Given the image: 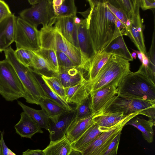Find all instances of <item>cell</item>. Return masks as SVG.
Wrapping results in <instances>:
<instances>
[{
  "label": "cell",
  "instance_id": "74e56055",
  "mask_svg": "<svg viewBox=\"0 0 155 155\" xmlns=\"http://www.w3.org/2000/svg\"><path fill=\"white\" fill-rule=\"evenodd\" d=\"M106 5L110 12L126 26V22L128 19L126 14L121 9L111 3L108 0H106Z\"/></svg>",
  "mask_w": 155,
  "mask_h": 155
},
{
  "label": "cell",
  "instance_id": "3957f363",
  "mask_svg": "<svg viewBox=\"0 0 155 155\" xmlns=\"http://www.w3.org/2000/svg\"><path fill=\"white\" fill-rule=\"evenodd\" d=\"M130 72L129 61L111 55L90 84V93L112 85L117 87L122 79Z\"/></svg>",
  "mask_w": 155,
  "mask_h": 155
},
{
  "label": "cell",
  "instance_id": "1f68e13d",
  "mask_svg": "<svg viewBox=\"0 0 155 155\" xmlns=\"http://www.w3.org/2000/svg\"><path fill=\"white\" fill-rule=\"evenodd\" d=\"M112 4L121 9L126 15L128 19L134 14L140 0H108Z\"/></svg>",
  "mask_w": 155,
  "mask_h": 155
},
{
  "label": "cell",
  "instance_id": "b9f144b4",
  "mask_svg": "<svg viewBox=\"0 0 155 155\" xmlns=\"http://www.w3.org/2000/svg\"><path fill=\"white\" fill-rule=\"evenodd\" d=\"M140 7L143 10L154 8L155 0H140Z\"/></svg>",
  "mask_w": 155,
  "mask_h": 155
},
{
  "label": "cell",
  "instance_id": "7bdbcfd3",
  "mask_svg": "<svg viewBox=\"0 0 155 155\" xmlns=\"http://www.w3.org/2000/svg\"><path fill=\"white\" fill-rule=\"evenodd\" d=\"M1 137V153L0 155H8L9 148L6 145L3 138L4 132L0 131Z\"/></svg>",
  "mask_w": 155,
  "mask_h": 155
},
{
  "label": "cell",
  "instance_id": "44dd1931",
  "mask_svg": "<svg viewBox=\"0 0 155 155\" xmlns=\"http://www.w3.org/2000/svg\"><path fill=\"white\" fill-rule=\"evenodd\" d=\"M130 114L125 115L122 112L94 114L93 120L94 123L98 125L102 130L105 131L127 117Z\"/></svg>",
  "mask_w": 155,
  "mask_h": 155
},
{
  "label": "cell",
  "instance_id": "52a82bcc",
  "mask_svg": "<svg viewBox=\"0 0 155 155\" xmlns=\"http://www.w3.org/2000/svg\"><path fill=\"white\" fill-rule=\"evenodd\" d=\"M0 94L9 101L25 96L24 88L17 73L5 59L0 61Z\"/></svg>",
  "mask_w": 155,
  "mask_h": 155
},
{
  "label": "cell",
  "instance_id": "4fadbf2b",
  "mask_svg": "<svg viewBox=\"0 0 155 155\" xmlns=\"http://www.w3.org/2000/svg\"><path fill=\"white\" fill-rule=\"evenodd\" d=\"M140 3L137 5L134 14L129 19L130 26L127 28V36L130 38L139 51L146 55L143 31V20L140 13Z\"/></svg>",
  "mask_w": 155,
  "mask_h": 155
},
{
  "label": "cell",
  "instance_id": "4dcf8cb0",
  "mask_svg": "<svg viewBox=\"0 0 155 155\" xmlns=\"http://www.w3.org/2000/svg\"><path fill=\"white\" fill-rule=\"evenodd\" d=\"M39 105L49 118L58 116L67 111L61 106L47 98H42L39 102Z\"/></svg>",
  "mask_w": 155,
  "mask_h": 155
},
{
  "label": "cell",
  "instance_id": "836d02e7",
  "mask_svg": "<svg viewBox=\"0 0 155 155\" xmlns=\"http://www.w3.org/2000/svg\"><path fill=\"white\" fill-rule=\"evenodd\" d=\"M75 109V112L72 121L87 117L93 114L90 107V95L80 104L77 105Z\"/></svg>",
  "mask_w": 155,
  "mask_h": 155
},
{
  "label": "cell",
  "instance_id": "d4e9b609",
  "mask_svg": "<svg viewBox=\"0 0 155 155\" xmlns=\"http://www.w3.org/2000/svg\"><path fill=\"white\" fill-rule=\"evenodd\" d=\"M112 54L104 52L96 54L90 61L88 67L87 77L89 85L93 81L99 72Z\"/></svg>",
  "mask_w": 155,
  "mask_h": 155
},
{
  "label": "cell",
  "instance_id": "f35d334b",
  "mask_svg": "<svg viewBox=\"0 0 155 155\" xmlns=\"http://www.w3.org/2000/svg\"><path fill=\"white\" fill-rule=\"evenodd\" d=\"M154 32V31L151 47L148 54H147L146 55L149 61V63L147 68L150 73L155 75Z\"/></svg>",
  "mask_w": 155,
  "mask_h": 155
},
{
  "label": "cell",
  "instance_id": "ba28073f",
  "mask_svg": "<svg viewBox=\"0 0 155 155\" xmlns=\"http://www.w3.org/2000/svg\"><path fill=\"white\" fill-rule=\"evenodd\" d=\"M52 0H40L37 4L22 11L20 17L36 28L40 24L43 27L53 25L54 15Z\"/></svg>",
  "mask_w": 155,
  "mask_h": 155
},
{
  "label": "cell",
  "instance_id": "484cf974",
  "mask_svg": "<svg viewBox=\"0 0 155 155\" xmlns=\"http://www.w3.org/2000/svg\"><path fill=\"white\" fill-rule=\"evenodd\" d=\"M34 51V55L29 65L34 72L46 76H55L57 74L54 69L40 55Z\"/></svg>",
  "mask_w": 155,
  "mask_h": 155
},
{
  "label": "cell",
  "instance_id": "83f0119b",
  "mask_svg": "<svg viewBox=\"0 0 155 155\" xmlns=\"http://www.w3.org/2000/svg\"><path fill=\"white\" fill-rule=\"evenodd\" d=\"M18 104L23 112L35 120L41 128L45 129L48 131L49 118L43 110L35 109L26 105L19 101H18Z\"/></svg>",
  "mask_w": 155,
  "mask_h": 155
},
{
  "label": "cell",
  "instance_id": "5b68a950",
  "mask_svg": "<svg viewBox=\"0 0 155 155\" xmlns=\"http://www.w3.org/2000/svg\"><path fill=\"white\" fill-rule=\"evenodd\" d=\"M40 48L53 50L67 54L78 68L82 70L79 49L67 40L53 25L42 28L39 31Z\"/></svg>",
  "mask_w": 155,
  "mask_h": 155
},
{
  "label": "cell",
  "instance_id": "e0dca14e",
  "mask_svg": "<svg viewBox=\"0 0 155 155\" xmlns=\"http://www.w3.org/2000/svg\"><path fill=\"white\" fill-rule=\"evenodd\" d=\"M65 90L66 101L76 106L80 104L90 95L89 83L86 79L77 84L65 88Z\"/></svg>",
  "mask_w": 155,
  "mask_h": 155
},
{
  "label": "cell",
  "instance_id": "30bf717a",
  "mask_svg": "<svg viewBox=\"0 0 155 155\" xmlns=\"http://www.w3.org/2000/svg\"><path fill=\"white\" fill-rule=\"evenodd\" d=\"M14 42L16 49L37 51L40 48L39 31L20 17H17Z\"/></svg>",
  "mask_w": 155,
  "mask_h": 155
},
{
  "label": "cell",
  "instance_id": "8fae6325",
  "mask_svg": "<svg viewBox=\"0 0 155 155\" xmlns=\"http://www.w3.org/2000/svg\"><path fill=\"white\" fill-rule=\"evenodd\" d=\"M77 38L81 57L82 69L87 71L90 61L96 54L84 19H82L81 23L78 25Z\"/></svg>",
  "mask_w": 155,
  "mask_h": 155
},
{
  "label": "cell",
  "instance_id": "f546056e",
  "mask_svg": "<svg viewBox=\"0 0 155 155\" xmlns=\"http://www.w3.org/2000/svg\"><path fill=\"white\" fill-rule=\"evenodd\" d=\"M53 9L54 18L77 16V8L74 0H64L60 7Z\"/></svg>",
  "mask_w": 155,
  "mask_h": 155
},
{
  "label": "cell",
  "instance_id": "2e32d148",
  "mask_svg": "<svg viewBox=\"0 0 155 155\" xmlns=\"http://www.w3.org/2000/svg\"><path fill=\"white\" fill-rule=\"evenodd\" d=\"M17 17L13 14L0 22V52L5 50L14 42Z\"/></svg>",
  "mask_w": 155,
  "mask_h": 155
},
{
  "label": "cell",
  "instance_id": "277c9868",
  "mask_svg": "<svg viewBox=\"0 0 155 155\" xmlns=\"http://www.w3.org/2000/svg\"><path fill=\"white\" fill-rule=\"evenodd\" d=\"M14 51L11 46L5 50V59L12 65L18 76L25 90L24 98L26 102L39 105L41 99L48 98L34 77L31 68L19 62Z\"/></svg>",
  "mask_w": 155,
  "mask_h": 155
},
{
  "label": "cell",
  "instance_id": "f5cc1de1",
  "mask_svg": "<svg viewBox=\"0 0 155 155\" xmlns=\"http://www.w3.org/2000/svg\"><path fill=\"white\" fill-rule=\"evenodd\" d=\"M131 55L133 59H136L137 58V54L134 52V51L131 53Z\"/></svg>",
  "mask_w": 155,
  "mask_h": 155
},
{
  "label": "cell",
  "instance_id": "603a6c76",
  "mask_svg": "<svg viewBox=\"0 0 155 155\" xmlns=\"http://www.w3.org/2000/svg\"><path fill=\"white\" fill-rule=\"evenodd\" d=\"M132 125L140 131L143 138L148 143L153 142L154 135L153 127L155 126V120H147L135 117L128 122L126 125Z\"/></svg>",
  "mask_w": 155,
  "mask_h": 155
},
{
  "label": "cell",
  "instance_id": "8d00e7d4",
  "mask_svg": "<svg viewBox=\"0 0 155 155\" xmlns=\"http://www.w3.org/2000/svg\"><path fill=\"white\" fill-rule=\"evenodd\" d=\"M56 51L60 69L77 68L75 64L67 54L61 52Z\"/></svg>",
  "mask_w": 155,
  "mask_h": 155
},
{
  "label": "cell",
  "instance_id": "7a4b0ae2",
  "mask_svg": "<svg viewBox=\"0 0 155 155\" xmlns=\"http://www.w3.org/2000/svg\"><path fill=\"white\" fill-rule=\"evenodd\" d=\"M155 79L141 65L138 70L130 72L121 80L117 95L127 99L155 102Z\"/></svg>",
  "mask_w": 155,
  "mask_h": 155
},
{
  "label": "cell",
  "instance_id": "d6a6232c",
  "mask_svg": "<svg viewBox=\"0 0 155 155\" xmlns=\"http://www.w3.org/2000/svg\"><path fill=\"white\" fill-rule=\"evenodd\" d=\"M48 86L61 97L65 99V90L58 78L55 76H46L40 75Z\"/></svg>",
  "mask_w": 155,
  "mask_h": 155
},
{
  "label": "cell",
  "instance_id": "db71d44e",
  "mask_svg": "<svg viewBox=\"0 0 155 155\" xmlns=\"http://www.w3.org/2000/svg\"><path fill=\"white\" fill-rule=\"evenodd\" d=\"M0 143H1V137H0V153H1V144H0Z\"/></svg>",
  "mask_w": 155,
  "mask_h": 155
},
{
  "label": "cell",
  "instance_id": "bcb514c9",
  "mask_svg": "<svg viewBox=\"0 0 155 155\" xmlns=\"http://www.w3.org/2000/svg\"><path fill=\"white\" fill-rule=\"evenodd\" d=\"M64 0H54L52 1L53 8H58L62 4Z\"/></svg>",
  "mask_w": 155,
  "mask_h": 155
},
{
  "label": "cell",
  "instance_id": "d6986e66",
  "mask_svg": "<svg viewBox=\"0 0 155 155\" xmlns=\"http://www.w3.org/2000/svg\"><path fill=\"white\" fill-rule=\"evenodd\" d=\"M55 76L58 78L65 88L77 84L86 79L83 70L76 68L60 69Z\"/></svg>",
  "mask_w": 155,
  "mask_h": 155
},
{
  "label": "cell",
  "instance_id": "5bb4252c",
  "mask_svg": "<svg viewBox=\"0 0 155 155\" xmlns=\"http://www.w3.org/2000/svg\"><path fill=\"white\" fill-rule=\"evenodd\" d=\"M74 17L55 18L52 21V24L53 25L54 24L53 26L67 40L79 49L77 38L78 25L74 22Z\"/></svg>",
  "mask_w": 155,
  "mask_h": 155
},
{
  "label": "cell",
  "instance_id": "8992f818",
  "mask_svg": "<svg viewBox=\"0 0 155 155\" xmlns=\"http://www.w3.org/2000/svg\"><path fill=\"white\" fill-rule=\"evenodd\" d=\"M112 112H122L125 115L138 113L155 120V102L125 98L117 95L95 114Z\"/></svg>",
  "mask_w": 155,
  "mask_h": 155
},
{
  "label": "cell",
  "instance_id": "9c48e42d",
  "mask_svg": "<svg viewBox=\"0 0 155 155\" xmlns=\"http://www.w3.org/2000/svg\"><path fill=\"white\" fill-rule=\"evenodd\" d=\"M139 114L138 113L131 114L108 130L102 133L81 151L83 155H103L114 139L121 132L127 123Z\"/></svg>",
  "mask_w": 155,
  "mask_h": 155
},
{
  "label": "cell",
  "instance_id": "cb8c5ba5",
  "mask_svg": "<svg viewBox=\"0 0 155 155\" xmlns=\"http://www.w3.org/2000/svg\"><path fill=\"white\" fill-rule=\"evenodd\" d=\"M103 52L117 55L129 61L133 60L122 35L112 41Z\"/></svg>",
  "mask_w": 155,
  "mask_h": 155
},
{
  "label": "cell",
  "instance_id": "ffe728a7",
  "mask_svg": "<svg viewBox=\"0 0 155 155\" xmlns=\"http://www.w3.org/2000/svg\"><path fill=\"white\" fill-rule=\"evenodd\" d=\"M91 115L75 121H72L66 133L65 136L71 143L76 141L94 123Z\"/></svg>",
  "mask_w": 155,
  "mask_h": 155
},
{
  "label": "cell",
  "instance_id": "c3c4849f",
  "mask_svg": "<svg viewBox=\"0 0 155 155\" xmlns=\"http://www.w3.org/2000/svg\"><path fill=\"white\" fill-rule=\"evenodd\" d=\"M132 50L137 54L138 58L142 62V53L139 51H137L134 49H132Z\"/></svg>",
  "mask_w": 155,
  "mask_h": 155
},
{
  "label": "cell",
  "instance_id": "7c38bea8",
  "mask_svg": "<svg viewBox=\"0 0 155 155\" xmlns=\"http://www.w3.org/2000/svg\"><path fill=\"white\" fill-rule=\"evenodd\" d=\"M75 112V108L66 111L56 116L50 118L48 132L50 142L59 140L65 136Z\"/></svg>",
  "mask_w": 155,
  "mask_h": 155
},
{
  "label": "cell",
  "instance_id": "4316f807",
  "mask_svg": "<svg viewBox=\"0 0 155 155\" xmlns=\"http://www.w3.org/2000/svg\"><path fill=\"white\" fill-rule=\"evenodd\" d=\"M72 149L71 143L65 136L59 140L50 142L43 151L45 155H68Z\"/></svg>",
  "mask_w": 155,
  "mask_h": 155
},
{
  "label": "cell",
  "instance_id": "816d5d0a",
  "mask_svg": "<svg viewBox=\"0 0 155 155\" xmlns=\"http://www.w3.org/2000/svg\"><path fill=\"white\" fill-rule=\"evenodd\" d=\"M8 155H16L15 153L9 149L8 152Z\"/></svg>",
  "mask_w": 155,
  "mask_h": 155
},
{
  "label": "cell",
  "instance_id": "ee69618b",
  "mask_svg": "<svg viewBox=\"0 0 155 155\" xmlns=\"http://www.w3.org/2000/svg\"><path fill=\"white\" fill-rule=\"evenodd\" d=\"M22 155H45L43 150L39 149H28L22 153Z\"/></svg>",
  "mask_w": 155,
  "mask_h": 155
},
{
  "label": "cell",
  "instance_id": "9a60e30c",
  "mask_svg": "<svg viewBox=\"0 0 155 155\" xmlns=\"http://www.w3.org/2000/svg\"><path fill=\"white\" fill-rule=\"evenodd\" d=\"M117 88L112 85L90 93V107L93 114L101 110L111 99L117 95Z\"/></svg>",
  "mask_w": 155,
  "mask_h": 155
},
{
  "label": "cell",
  "instance_id": "f907efd6",
  "mask_svg": "<svg viewBox=\"0 0 155 155\" xmlns=\"http://www.w3.org/2000/svg\"><path fill=\"white\" fill-rule=\"evenodd\" d=\"M40 1V0H29L28 2L30 4L32 5H34L38 3Z\"/></svg>",
  "mask_w": 155,
  "mask_h": 155
},
{
  "label": "cell",
  "instance_id": "60d3db41",
  "mask_svg": "<svg viewBox=\"0 0 155 155\" xmlns=\"http://www.w3.org/2000/svg\"><path fill=\"white\" fill-rule=\"evenodd\" d=\"M12 14L8 4L4 1L0 0V22Z\"/></svg>",
  "mask_w": 155,
  "mask_h": 155
},
{
  "label": "cell",
  "instance_id": "f6af8a7d",
  "mask_svg": "<svg viewBox=\"0 0 155 155\" xmlns=\"http://www.w3.org/2000/svg\"><path fill=\"white\" fill-rule=\"evenodd\" d=\"M142 65L145 67L147 68L148 67L149 63L148 59L146 54L142 53Z\"/></svg>",
  "mask_w": 155,
  "mask_h": 155
},
{
  "label": "cell",
  "instance_id": "f1b7e54d",
  "mask_svg": "<svg viewBox=\"0 0 155 155\" xmlns=\"http://www.w3.org/2000/svg\"><path fill=\"white\" fill-rule=\"evenodd\" d=\"M31 70L34 77L48 99L61 106L67 111H71L74 109L64 99L58 95L48 86L40 75L33 72L31 69Z\"/></svg>",
  "mask_w": 155,
  "mask_h": 155
},
{
  "label": "cell",
  "instance_id": "7402d4cb",
  "mask_svg": "<svg viewBox=\"0 0 155 155\" xmlns=\"http://www.w3.org/2000/svg\"><path fill=\"white\" fill-rule=\"evenodd\" d=\"M104 132L98 125L94 123L79 139L71 143L72 149L81 152Z\"/></svg>",
  "mask_w": 155,
  "mask_h": 155
},
{
  "label": "cell",
  "instance_id": "d590c367",
  "mask_svg": "<svg viewBox=\"0 0 155 155\" xmlns=\"http://www.w3.org/2000/svg\"><path fill=\"white\" fill-rule=\"evenodd\" d=\"M14 54L18 61L23 65L29 67L34 55V51L24 48L16 49Z\"/></svg>",
  "mask_w": 155,
  "mask_h": 155
},
{
  "label": "cell",
  "instance_id": "e575fe53",
  "mask_svg": "<svg viewBox=\"0 0 155 155\" xmlns=\"http://www.w3.org/2000/svg\"><path fill=\"white\" fill-rule=\"evenodd\" d=\"M42 57L54 69L57 73L60 70L56 51L53 50L40 48L35 51Z\"/></svg>",
  "mask_w": 155,
  "mask_h": 155
},
{
  "label": "cell",
  "instance_id": "ac0fdd59",
  "mask_svg": "<svg viewBox=\"0 0 155 155\" xmlns=\"http://www.w3.org/2000/svg\"><path fill=\"white\" fill-rule=\"evenodd\" d=\"M20 119L14 126L16 133L21 137L31 139L36 133L43 131L37 123L24 112L21 113Z\"/></svg>",
  "mask_w": 155,
  "mask_h": 155
},
{
  "label": "cell",
  "instance_id": "6da1fadb",
  "mask_svg": "<svg viewBox=\"0 0 155 155\" xmlns=\"http://www.w3.org/2000/svg\"><path fill=\"white\" fill-rule=\"evenodd\" d=\"M87 1L89 8L79 13L86 20L96 53H101L112 41L122 35L116 25L117 18L107 8L106 0Z\"/></svg>",
  "mask_w": 155,
  "mask_h": 155
},
{
  "label": "cell",
  "instance_id": "ab89813d",
  "mask_svg": "<svg viewBox=\"0 0 155 155\" xmlns=\"http://www.w3.org/2000/svg\"><path fill=\"white\" fill-rule=\"evenodd\" d=\"M121 134L119 133L114 139L103 155H117Z\"/></svg>",
  "mask_w": 155,
  "mask_h": 155
},
{
  "label": "cell",
  "instance_id": "7dc6e473",
  "mask_svg": "<svg viewBox=\"0 0 155 155\" xmlns=\"http://www.w3.org/2000/svg\"><path fill=\"white\" fill-rule=\"evenodd\" d=\"M68 155H83L81 152L72 149Z\"/></svg>",
  "mask_w": 155,
  "mask_h": 155
},
{
  "label": "cell",
  "instance_id": "681fc988",
  "mask_svg": "<svg viewBox=\"0 0 155 155\" xmlns=\"http://www.w3.org/2000/svg\"><path fill=\"white\" fill-rule=\"evenodd\" d=\"M82 19H81L77 16L75 17L74 18V23L76 25H79L81 23Z\"/></svg>",
  "mask_w": 155,
  "mask_h": 155
}]
</instances>
